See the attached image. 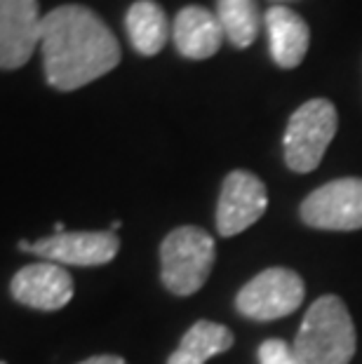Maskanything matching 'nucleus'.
<instances>
[{
    "instance_id": "nucleus-1",
    "label": "nucleus",
    "mask_w": 362,
    "mask_h": 364,
    "mask_svg": "<svg viewBox=\"0 0 362 364\" xmlns=\"http://www.w3.org/2000/svg\"><path fill=\"white\" fill-rule=\"evenodd\" d=\"M45 78L59 92L95 82L120 64V45L102 17L85 5H59L43 17Z\"/></svg>"
},
{
    "instance_id": "nucleus-2",
    "label": "nucleus",
    "mask_w": 362,
    "mask_h": 364,
    "mask_svg": "<svg viewBox=\"0 0 362 364\" xmlns=\"http://www.w3.org/2000/svg\"><path fill=\"white\" fill-rule=\"evenodd\" d=\"M292 348L302 364H348L356 355V327L344 301L332 294L315 301Z\"/></svg>"
},
{
    "instance_id": "nucleus-3",
    "label": "nucleus",
    "mask_w": 362,
    "mask_h": 364,
    "mask_svg": "<svg viewBox=\"0 0 362 364\" xmlns=\"http://www.w3.org/2000/svg\"><path fill=\"white\" fill-rule=\"evenodd\" d=\"M217 247L214 237L198 226H181L160 245V275L165 287L176 296H191L203 289L212 273Z\"/></svg>"
},
{
    "instance_id": "nucleus-4",
    "label": "nucleus",
    "mask_w": 362,
    "mask_h": 364,
    "mask_svg": "<svg viewBox=\"0 0 362 364\" xmlns=\"http://www.w3.org/2000/svg\"><path fill=\"white\" fill-rule=\"evenodd\" d=\"M336 127V108L327 99H311L299 106L284 129V162L292 172L308 174L318 169Z\"/></svg>"
},
{
    "instance_id": "nucleus-5",
    "label": "nucleus",
    "mask_w": 362,
    "mask_h": 364,
    "mask_svg": "<svg viewBox=\"0 0 362 364\" xmlns=\"http://www.w3.org/2000/svg\"><path fill=\"white\" fill-rule=\"evenodd\" d=\"M306 284L302 275L289 268H266L238 291V313L257 322L287 317L304 304Z\"/></svg>"
},
{
    "instance_id": "nucleus-6",
    "label": "nucleus",
    "mask_w": 362,
    "mask_h": 364,
    "mask_svg": "<svg viewBox=\"0 0 362 364\" xmlns=\"http://www.w3.org/2000/svg\"><path fill=\"white\" fill-rule=\"evenodd\" d=\"M302 219L318 230H360L362 228V179L329 181L315 188L302 203Z\"/></svg>"
},
{
    "instance_id": "nucleus-7",
    "label": "nucleus",
    "mask_w": 362,
    "mask_h": 364,
    "mask_svg": "<svg viewBox=\"0 0 362 364\" xmlns=\"http://www.w3.org/2000/svg\"><path fill=\"white\" fill-rule=\"evenodd\" d=\"M118 250L120 240L111 230H64L28 245V254L59 266H104Z\"/></svg>"
},
{
    "instance_id": "nucleus-8",
    "label": "nucleus",
    "mask_w": 362,
    "mask_h": 364,
    "mask_svg": "<svg viewBox=\"0 0 362 364\" xmlns=\"http://www.w3.org/2000/svg\"><path fill=\"white\" fill-rule=\"evenodd\" d=\"M268 207L266 183L257 174L235 169L221 186L217 205V230L223 237L240 235L243 230L254 226Z\"/></svg>"
},
{
    "instance_id": "nucleus-9",
    "label": "nucleus",
    "mask_w": 362,
    "mask_h": 364,
    "mask_svg": "<svg viewBox=\"0 0 362 364\" xmlns=\"http://www.w3.org/2000/svg\"><path fill=\"white\" fill-rule=\"evenodd\" d=\"M43 38L38 0H0V66L21 68Z\"/></svg>"
},
{
    "instance_id": "nucleus-10",
    "label": "nucleus",
    "mask_w": 362,
    "mask_h": 364,
    "mask_svg": "<svg viewBox=\"0 0 362 364\" xmlns=\"http://www.w3.org/2000/svg\"><path fill=\"white\" fill-rule=\"evenodd\" d=\"M10 291L21 306L36 311H59L73 299V277L59 263H31L12 277Z\"/></svg>"
},
{
    "instance_id": "nucleus-11",
    "label": "nucleus",
    "mask_w": 362,
    "mask_h": 364,
    "mask_svg": "<svg viewBox=\"0 0 362 364\" xmlns=\"http://www.w3.org/2000/svg\"><path fill=\"white\" fill-rule=\"evenodd\" d=\"M221 21L214 12L203 5H186L174 17L172 41L181 57L203 61L219 52L223 43Z\"/></svg>"
},
{
    "instance_id": "nucleus-12",
    "label": "nucleus",
    "mask_w": 362,
    "mask_h": 364,
    "mask_svg": "<svg viewBox=\"0 0 362 364\" xmlns=\"http://www.w3.org/2000/svg\"><path fill=\"white\" fill-rule=\"evenodd\" d=\"M264 24L268 31V50L273 61L280 68H297L304 61L311 31L308 24L294 10L284 5H271L264 14Z\"/></svg>"
},
{
    "instance_id": "nucleus-13",
    "label": "nucleus",
    "mask_w": 362,
    "mask_h": 364,
    "mask_svg": "<svg viewBox=\"0 0 362 364\" xmlns=\"http://www.w3.org/2000/svg\"><path fill=\"white\" fill-rule=\"evenodd\" d=\"M125 28L132 48L144 57L158 54L165 48L167 38L172 36V26H169L165 10L153 0H137L129 5Z\"/></svg>"
},
{
    "instance_id": "nucleus-14",
    "label": "nucleus",
    "mask_w": 362,
    "mask_h": 364,
    "mask_svg": "<svg viewBox=\"0 0 362 364\" xmlns=\"http://www.w3.org/2000/svg\"><path fill=\"white\" fill-rule=\"evenodd\" d=\"M233 346V334L228 327L210 320H198L186 334L179 348L167 358V364H205L219 353Z\"/></svg>"
},
{
    "instance_id": "nucleus-15",
    "label": "nucleus",
    "mask_w": 362,
    "mask_h": 364,
    "mask_svg": "<svg viewBox=\"0 0 362 364\" xmlns=\"http://www.w3.org/2000/svg\"><path fill=\"white\" fill-rule=\"evenodd\" d=\"M217 17L233 48L245 50L257 41L261 26L257 0H217Z\"/></svg>"
},
{
    "instance_id": "nucleus-16",
    "label": "nucleus",
    "mask_w": 362,
    "mask_h": 364,
    "mask_svg": "<svg viewBox=\"0 0 362 364\" xmlns=\"http://www.w3.org/2000/svg\"><path fill=\"white\" fill-rule=\"evenodd\" d=\"M259 362L261 364H302L297 358L294 348L287 346L280 338H268L259 348Z\"/></svg>"
},
{
    "instance_id": "nucleus-17",
    "label": "nucleus",
    "mask_w": 362,
    "mask_h": 364,
    "mask_svg": "<svg viewBox=\"0 0 362 364\" xmlns=\"http://www.w3.org/2000/svg\"><path fill=\"white\" fill-rule=\"evenodd\" d=\"M78 364H127V362L122 358H115V355H97V358H90Z\"/></svg>"
},
{
    "instance_id": "nucleus-18",
    "label": "nucleus",
    "mask_w": 362,
    "mask_h": 364,
    "mask_svg": "<svg viewBox=\"0 0 362 364\" xmlns=\"http://www.w3.org/2000/svg\"><path fill=\"white\" fill-rule=\"evenodd\" d=\"M120 226H122V221H113V223H111V228H109V230H111V233H115V230H118Z\"/></svg>"
},
{
    "instance_id": "nucleus-19",
    "label": "nucleus",
    "mask_w": 362,
    "mask_h": 364,
    "mask_svg": "<svg viewBox=\"0 0 362 364\" xmlns=\"http://www.w3.org/2000/svg\"><path fill=\"white\" fill-rule=\"evenodd\" d=\"M273 3H278V5H280V3H289V0H273Z\"/></svg>"
}]
</instances>
